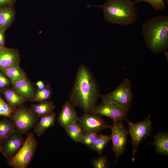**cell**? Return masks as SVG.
Wrapping results in <instances>:
<instances>
[{"instance_id":"20","label":"cell","mask_w":168,"mask_h":168,"mask_svg":"<svg viewBox=\"0 0 168 168\" xmlns=\"http://www.w3.org/2000/svg\"><path fill=\"white\" fill-rule=\"evenodd\" d=\"M5 97L10 104L12 106H15L22 104L26 99L18 93L11 90H7L3 92Z\"/></svg>"},{"instance_id":"4","label":"cell","mask_w":168,"mask_h":168,"mask_svg":"<svg viewBox=\"0 0 168 168\" xmlns=\"http://www.w3.org/2000/svg\"><path fill=\"white\" fill-rule=\"evenodd\" d=\"M37 145L34 134L29 133L19 151L8 159L9 165L14 168H26L34 155Z\"/></svg>"},{"instance_id":"30","label":"cell","mask_w":168,"mask_h":168,"mask_svg":"<svg viewBox=\"0 0 168 168\" xmlns=\"http://www.w3.org/2000/svg\"><path fill=\"white\" fill-rule=\"evenodd\" d=\"M16 0H0V7L13 6Z\"/></svg>"},{"instance_id":"19","label":"cell","mask_w":168,"mask_h":168,"mask_svg":"<svg viewBox=\"0 0 168 168\" xmlns=\"http://www.w3.org/2000/svg\"><path fill=\"white\" fill-rule=\"evenodd\" d=\"M64 129L69 137L76 142H79L84 134V132L77 122L66 128Z\"/></svg>"},{"instance_id":"22","label":"cell","mask_w":168,"mask_h":168,"mask_svg":"<svg viewBox=\"0 0 168 168\" xmlns=\"http://www.w3.org/2000/svg\"><path fill=\"white\" fill-rule=\"evenodd\" d=\"M111 139V135L99 134L91 149L98 154L101 155L105 147Z\"/></svg>"},{"instance_id":"25","label":"cell","mask_w":168,"mask_h":168,"mask_svg":"<svg viewBox=\"0 0 168 168\" xmlns=\"http://www.w3.org/2000/svg\"><path fill=\"white\" fill-rule=\"evenodd\" d=\"M98 134V133L96 132H89L84 133L79 142L86 145L91 149Z\"/></svg>"},{"instance_id":"18","label":"cell","mask_w":168,"mask_h":168,"mask_svg":"<svg viewBox=\"0 0 168 168\" xmlns=\"http://www.w3.org/2000/svg\"><path fill=\"white\" fill-rule=\"evenodd\" d=\"M1 71L12 83L21 78L26 77L18 63L16 64Z\"/></svg>"},{"instance_id":"35","label":"cell","mask_w":168,"mask_h":168,"mask_svg":"<svg viewBox=\"0 0 168 168\" xmlns=\"http://www.w3.org/2000/svg\"><path fill=\"white\" fill-rule=\"evenodd\" d=\"M1 48H0V49H1Z\"/></svg>"},{"instance_id":"14","label":"cell","mask_w":168,"mask_h":168,"mask_svg":"<svg viewBox=\"0 0 168 168\" xmlns=\"http://www.w3.org/2000/svg\"><path fill=\"white\" fill-rule=\"evenodd\" d=\"M12 83L18 93L26 99L33 100L35 96L33 89L26 77L21 78Z\"/></svg>"},{"instance_id":"24","label":"cell","mask_w":168,"mask_h":168,"mask_svg":"<svg viewBox=\"0 0 168 168\" xmlns=\"http://www.w3.org/2000/svg\"><path fill=\"white\" fill-rule=\"evenodd\" d=\"M52 91L49 86L39 89L35 95L33 100L42 102L46 101L50 97Z\"/></svg>"},{"instance_id":"31","label":"cell","mask_w":168,"mask_h":168,"mask_svg":"<svg viewBox=\"0 0 168 168\" xmlns=\"http://www.w3.org/2000/svg\"><path fill=\"white\" fill-rule=\"evenodd\" d=\"M5 31L0 29V48H4L5 44Z\"/></svg>"},{"instance_id":"3","label":"cell","mask_w":168,"mask_h":168,"mask_svg":"<svg viewBox=\"0 0 168 168\" xmlns=\"http://www.w3.org/2000/svg\"><path fill=\"white\" fill-rule=\"evenodd\" d=\"M136 2L131 0H107L101 5L104 17L107 21L113 24L127 26L133 24L138 16L135 5Z\"/></svg>"},{"instance_id":"26","label":"cell","mask_w":168,"mask_h":168,"mask_svg":"<svg viewBox=\"0 0 168 168\" xmlns=\"http://www.w3.org/2000/svg\"><path fill=\"white\" fill-rule=\"evenodd\" d=\"M13 110L12 107L8 105L0 97V116L11 118Z\"/></svg>"},{"instance_id":"27","label":"cell","mask_w":168,"mask_h":168,"mask_svg":"<svg viewBox=\"0 0 168 168\" xmlns=\"http://www.w3.org/2000/svg\"><path fill=\"white\" fill-rule=\"evenodd\" d=\"M91 162L95 168H106L108 167V162L106 157L103 155L91 160Z\"/></svg>"},{"instance_id":"23","label":"cell","mask_w":168,"mask_h":168,"mask_svg":"<svg viewBox=\"0 0 168 168\" xmlns=\"http://www.w3.org/2000/svg\"><path fill=\"white\" fill-rule=\"evenodd\" d=\"M15 127L8 120L5 119L0 120V139L5 140L14 133Z\"/></svg>"},{"instance_id":"10","label":"cell","mask_w":168,"mask_h":168,"mask_svg":"<svg viewBox=\"0 0 168 168\" xmlns=\"http://www.w3.org/2000/svg\"><path fill=\"white\" fill-rule=\"evenodd\" d=\"M11 117L15 127L21 133L28 132L35 125L36 121L33 114L24 108L17 110Z\"/></svg>"},{"instance_id":"15","label":"cell","mask_w":168,"mask_h":168,"mask_svg":"<svg viewBox=\"0 0 168 168\" xmlns=\"http://www.w3.org/2000/svg\"><path fill=\"white\" fill-rule=\"evenodd\" d=\"M55 114L52 112L41 116L34 129V131L39 137L43 134L49 128L54 125Z\"/></svg>"},{"instance_id":"9","label":"cell","mask_w":168,"mask_h":168,"mask_svg":"<svg viewBox=\"0 0 168 168\" xmlns=\"http://www.w3.org/2000/svg\"><path fill=\"white\" fill-rule=\"evenodd\" d=\"M78 121L84 133L89 132H99L111 126L107 124L101 115L95 113H85L78 118Z\"/></svg>"},{"instance_id":"2","label":"cell","mask_w":168,"mask_h":168,"mask_svg":"<svg viewBox=\"0 0 168 168\" xmlns=\"http://www.w3.org/2000/svg\"><path fill=\"white\" fill-rule=\"evenodd\" d=\"M142 32L147 48L152 52L160 53L168 48V16H156L142 26Z\"/></svg>"},{"instance_id":"36","label":"cell","mask_w":168,"mask_h":168,"mask_svg":"<svg viewBox=\"0 0 168 168\" xmlns=\"http://www.w3.org/2000/svg\"></svg>"},{"instance_id":"34","label":"cell","mask_w":168,"mask_h":168,"mask_svg":"<svg viewBox=\"0 0 168 168\" xmlns=\"http://www.w3.org/2000/svg\"><path fill=\"white\" fill-rule=\"evenodd\" d=\"M145 0H136V2L138 3H139L140 2L144 1L145 2Z\"/></svg>"},{"instance_id":"7","label":"cell","mask_w":168,"mask_h":168,"mask_svg":"<svg viewBox=\"0 0 168 168\" xmlns=\"http://www.w3.org/2000/svg\"><path fill=\"white\" fill-rule=\"evenodd\" d=\"M99 97L101 99L112 100L129 109L133 97L131 82L128 78H126L114 91L105 95L100 94Z\"/></svg>"},{"instance_id":"6","label":"cell","mask_w":168,"mask_h":168,"mask_svg":"<svg viewBox=\"0 0 168 168\" xmlns=\"http://www.w3.org/2000/svg\"><path fill=\"white\" fill-rule=\"evenodd\" d=\"M102 100L100 104L96 106L93 113L108 117L113 121L126 119L128 108L110 100Z\"/></svg>"},{"instance_id":"28","label":"cell","mask_w":168,"mask_h":168,"mask_svg":"<svg viewBox=\"0 0 168 168\" xmlns=\"http://www.w3.org/2000/svg\"><path fill=\"white\" fill-rule=\"evenodd\" d=\"M145 2L151 5L156 11L163 10L166 7L163 0H145Z\"/></svg>"},{"instance_id":"29","label":"cell","mask_w":168,"mask_h":168,"mask_svg":"<svg viewBox=\"0 0 168 168\" xmlns=\"http://www.w3.org/2000/svg\"><path fill=\"white\" fill-rule=\"evenodd\" d=\"M9 83V80L0 72V88L4 87L8 85Z\"/></svg>"},{"instance_id":"13","label":"cell","mask_w":168,"mask_h":168,"mask_svg":"<svg viewBox=\"0 0 168 168\" xmlns=\"http://www.w3.org/2000/svg\"><path fill=\"white\" fill-rule=\"evenodd\" d=\"M18 54L14 49L3 48L0 49V70L18 63Z\"/></svg>"},{"instance_id":"5","label":"cell","mask_w":168,"mask_h":168,"mask_svg":"<svg viewBox=\"0 0 168 168\" xmlns=\"http://www.w3.org/2000/svg\"><path fill=\"white\" fill-rule=\"evenodd\" d=\"M151 116L149 115L144 120L137 123H133L127 119L129 128V133L132 138L133 160L137 152L138 147L142 141L151 135L152 122Z\"/></svg>"},{"instance_id":"32","label":"cell","mask_w":168,"mask_h":168,"mask_svg":"<svg viewBox=\"0 0 168 168\" xmlns=\"http://www.w3.org/2000/svg\"><path fill=\"white\" fill-rule=\"evenodd\" d=\"M36 85L39 89H42L45 87L44 84L42 81H39L36 83Z\"/></svg>"},{"instance_id":"8","label":"cell","mask_w":168,"mask_h":168,"mask_svg":"<svg viewBox=\"0 0 168 168\" xmlns=\"http://www.w3.org/2000/svg\"><path fill=\"white\" fill-rule=\"evenodd\" d=\"M110 135L112 141V150L115 155V162L124 152L126 147L128 132L126 131L122 120L113 121Z\"/></svg>"},{"instance_id":"33","label":"cell","mask_w":168,"mask_h":168,"mask_svg":"<svg viewBox=\"0 0 168 168\" xmlns=\"http://www.w3.org/2000/svg\"><path fill=\"white\" fill-rule=\"evenodd\" d=\"M0 152L5 157V155L4 152V151H3L2 147L1 146L0 143Z\"/></svg>"},{"instance_id":"16","label":"cell","mask_w":168,"mask_h":168,"mask_svg":"<svg viewBox=\"0 0 168 168\" xmlns=\"http://www.w3.org/2000/svg\"><path fill=\"white\" fill-rule=\"evenodd\" d=\"M13 6L0 7V29L5 31L13 21L15 16Z\"/></svg>"},{"instance_id":"21","label":"cell","mask_w":168,"mask_h":168,"mask_svg":"<svg viewBox=\"0 0 168 168\" xmlns=\"http://www.w3.org/2000/svg\"><path fill=\"white\" fill-rule=\"evenodd\" d=\"M54 108L52 102L46 101L34 106L33 110L38 116H42L52 112Z\"/></svg>"},{"instance_id":"17","label":"cell","mask_w":168,"mask_h":168,"mask_svg":"<svg viewBox=\"0 0 168 168\" xmlns=\"http://www.w3.org/2000/svg\"><path fill=\"white\" fill-rule=\"evenodd\" d=\"M153 144L158 153L168 155V134L166 132H160L154 137Z\"/></svg>"},{"instance_id":"11","label":"cell","mask_w":168,"mask_h":168,"mask_svg":"<svg viewBox=\"0 0 168 168\" xmlns=\"http://www.w3.org/2000/svg\"><path fill=\"white\" fill-rule=\"evenodd\" d=\"M75 107L69 100L65 101L63 104L58 116V120L59 124L64 129L78 121L79 117Z\"/></svg>"},{"instance_id":"1","label":"cell","mask_w":168,"mask_h":168,"mask_svg":"<svg viewBox=\"0 0 168 168\" xmlns=\"http://www.w3.org/2000/svg\"><path fill=\"white\" fill-rule=\"evenodd\" d=\"M96 81L89 68L81 64L78 69L69 100L85 113H93L99 96Z\"/></svg>"},{"instance_id":"12","label":"cell","mask_w":168,"mask_h":168,"mask_svg":"<svg viewBox=\"0 0 168 168\" xmlns=\"http://www.w3.org/2000/svg\"><path fill=\"white\" fill-rule=\"evenodd\" d=\"M5 140L3 149L5 157L8 159L12 157L16 153L24 142L20 135L14 133Z\"/></svg>"}]
</instances>
